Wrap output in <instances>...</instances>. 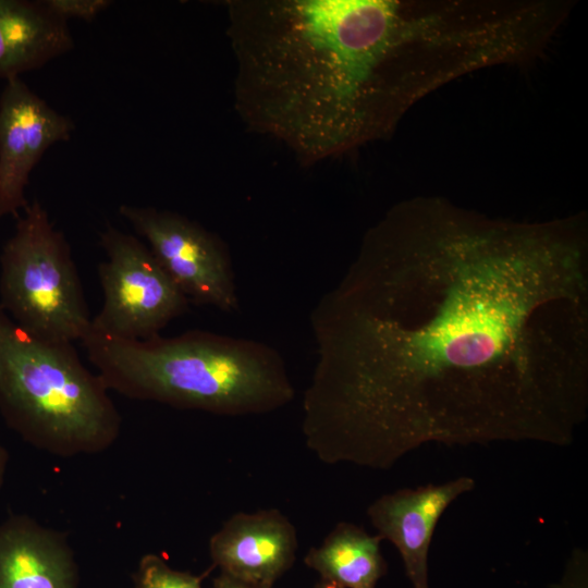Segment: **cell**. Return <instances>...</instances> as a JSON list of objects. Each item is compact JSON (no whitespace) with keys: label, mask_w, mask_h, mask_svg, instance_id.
Masks as SVG:
<instances>
[{"label":"cell","mask_w":588,"mask_h":588,"mask_svg":"<svg viewBox=\"0 0 588 588\" xmlns=\"http://www.w3.org/2000/svg\"><path fill=\"white\" fill-rule=\"evenodd\" d=\"M314 588H339V587L320 580V583H318Z\"/></svg>","instance_id":"obj_19"},{"label":"cell","mask_w":588,"mask_h":588,"mask_svg":"<svg viewBox=\"0 0 588 588\" xmlns=\"http://www.w3.org/2000/svg\"><path fill=\"white\" fill-rule=\"evenodd\" d=\"M75 128L32 90L21 77L5 81L0 94V220L19 218L29 204L25 189L29 175L54 144L68 142Z\"/></svg>","instance_id":"obj_8"},{"label":"cell","mask_w":588,"mask_h":588,"mask_svg":"<svg viewBox=\"0 0 588 588\" xmlns=\"http://www.w3.org/2000/svg\"><path fill=\"white\" fill-rule=\"evenodd\" d=\"M47 8L63 19H79L87 23L93 22L111 4L110 0H42Z\"/></svg>","instance_id":"obj_15"},{"label":"cell","mask_w":588,"mask_h":588,"mask_svg":"<svg viewBox=\"0 0 588 588\" xmlns=\"http://www.w3.org/2000/svg\"><path fill=\"white\" fill-rule=\"evenodd\" d=\"M8 452L4 446L0 443V489L4 482L7 466H8Z\"/></svg>","instance_id":"obj_18"},{"label":"cell","mask_w":588,"mask_h":588,"mask_svg":"<svg viewBox=\"0 0 588 588\" xmlns=\"http://www.w3.org/2000/svg\"><path fill=\"white\" fill-rule=\"evenodd\" d=\"M212 588H256L254 586L238 581L230 576L220 573L212 583Z\"/></svg>","instance_id":"obj_17"},{"label":"cell","mask_w":588,"mask_h":588,"mask_svg":"<svg viewBox=\"0 0 588 588\" xmlns=\"http://www.w3.org/2000/svg\"><path fill=\"white\" fill-rule=\"evenodd\" d=\"M81 343L108 389L133 400L243 416L295 395L281 355L254 340L200 330L125 340L90 328Z\"/></svg>","instance_id":"obj_3"},{"label":"cell","mask_w":588,"mask_h":588,"mask_svg":"<svg viewBox=\"0 0 588 588\" xmlns=\"http://www.w3.org/2000/svg\"><path fill=\"white\" fill-rule=\"evenodd\" d=\"M551 588H588V555L583 549L573 551L561 580Z\"/></svg>","instance_id":"obj_16"},{"label":"cell","mask_w":588,"mask_h":588,"mask_svg":"<svg viewBox=\"0 0 588 588\" xmlns=\"http://www.w3.org/2000/svg\"><path fill=\"white\" fill-rule=\"evenodd\" d=\"M0 588H79L66 535L27 515L1 522Z\"/></svg>","instance_id":"obj_11"},{"label":"cell","mask_w":588,"mask_h":588,"mask_svg":"<svg viewBox=\"0 0 588 588\" xmlns=\"http://www.w3.org/2000/svg\"><path fill=\"white\" fill-rule=\"evenodd\" d=\"M297 535L277 509L238 512L209 540L212 567L256 588H272L294 564Z\"/></svg>","instance_id":"obj_9"},{"label":"cell","mask_w":588,"mask_h":588,"mask_svg":"<svg viewBox=\"0 0 588 588\" xmlns=\"http://www.w3.org/2000/svg\"><path fill=\"white\" fill-rule=\"evenodd\" d=\"M381 540L354 524L339 523L320 546L308 550L304 562L339 588H376L387 572Z\"/></svg>","instance_id":"obj_13"},{"label":"cell","mask_w":588,"mask_h":588,"mask_svg":"<svg viewBox=\"0 0 588 588\" xmlns=\"http://www.w3.org/2000/svg\"><path fill=\"white\" fill-rule=\"evenodd\" d=\"M0 307L19 326L50 341H82L91 318L64 234L34 199L0 255Z\"/></svg>","instance_id":"obj_5"},{"label":"cell","mask_w":588,"mask_h":588,"mask_svg":"<svg viewBox=\"0 0 588 588\" xmlns=\"http://www.w3.org/2000/svg\"><path fill=\"white\" fill-rule=\"evenodd\" d=\"M474 487V479L464 476L442 485L400 489L381 495L367 509L378 535L400 552L413 588H430L428 552L438 520L455 499Z\"/></svg>","instance_id":"obj_10"},{"label":"cell","mask_w":588,"mask_h":588,"mask_svg":"<svg viewBox=\"0 0 588 588\" xmlns=\"http://www.w3.org/2000/svg\"><path fill=\"white\" fill-rule=\"evenodd\" d=\"M303 400L322 463L390 469L431 442L567 445L588 411V221L392 206L315 306Z\"/></svg>","instance_id":"obj_1"},{"label":"cell","mask_w":588,"mask_h":588,"mask_svg":"<svg viewBox=\"0 0 588 588\" xmlns=\"http://www.w3.org/2000/svg\"><path fill=\"white\" fill-rule=\"evenodd\" d=\"M203 575H194L172 568L167 561L155 553L140 558L133 574L135 588H201Z\"/></svg>","instance_id":"obj_14"},{"label":"cell","mask_w":588,"mask_h":588,"mask_svg":"<svg viewBox=\"0 0 588 588\" xmlns=\"http://www.w3.org/2000/svg\"><path fill=\"white\" fill-rule=\"evenodd\" d=\"M119 213L147 246L189 302L225 313L238 308L224 243L199 223L170 210L121 205Z\"/></svg>","instance_id":"obj_7"},{"label":"cell","mask_w":588,"mask_h":588,"mask_svg":"<svg viewBox=\"0 0 588 588\" xmlns=\"http://www.w3.org/2000/svg\"><path fill=\"white\" fill-rule=\"evenodd\" d=\"M107 259L98 266L103 304L91 328L125 340H147L191 303L149 247L111 224L99 233Z\"/></svg>","instance_id":"obj_6"},{"label":"cell","mask_w":588,"mask_h":588,"mask_svg":"<svg viewBox=\"0 0 588 588\" xmlns=\"http://www.w3.org/2000/svg\"><path fill=\"white\" fill-rule=\"evenodd\" d=\"M108 391L73 343L42 339L0 307V412L25 442L60 457L105 452L122 427Z\"/></svg>","instance_id":"obj_4"},{"label":"cell","mask_w":588,"mask_h":588,"mask_svg":"<svg viewBox=\"0 0 588 588\" xmlns=\"http://www.w3.org/2000/svg\"><path fill=\"white\" fill-rule=\"evenodd\" d=\"M234 108L313 164L390 136L419 100L490 68L475 0H229Z\"/></svg>","instance_id":"obj_2"},{"label":"cell","mask_w":588,"mask_h":588,"mask_svg":"<svg viewBox=\"0 0 588 588\" xmlns=\"http://www.w3.org/2000/svg\"><path fill=\"white\" fill-rule=\"evenodd\" d=\"M73 48L68 22L42 0H0V78L21 77Z\"/></svg>","instance_id":"obj_12"}]
</instances>
